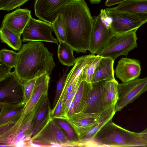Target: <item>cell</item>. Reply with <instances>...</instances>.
<instances>
[{"label":"cell","mask_w":147,"mask_h":147,"mask_svg":"<svg viewBox=\"0 0 147 147\" xmlns=\"http://www.w3.org/2000/svg\"><path fill=\"white\" fill-rule=\"evenodd\" d=\"M114 61L109 57H102L96 67L92 83L103 80H115L114 69Z\"/></svg>","instance_id":"44dd1931"},{"label":"cell","mask_w":147,"mask_h":147,"mask_svg":"<svg viewBox=\"0 0 147 147\" xmlns=\"http://www.w3.org/2000/svg\"><path fill=\"white\" fill-rule=\"evenodd\" d=\"M51 24L31 17L22 33V42L43 41L58 45L59 41L52 34Z\"/></svg>","instance_id":"ba28073f"},{"label":"cell","mask_w":147,"mask_h":147,"mask_svg":"<svg viewBox=\"0 0 147 147\" xmlns=\"http://www.w3.org/2000/svg\"><path fill=\"white\" fill-rule=\"evenodd\" d=\"M66 133L67 136L71 141H80L73 129L65 120L60 119H54Z\"/></svg>","instance_id":"1f68e13d"},{"label":"cell","mask_w":147,"mask_h":147,"mask_svg":"<svg viewBox=\"0 0 147 147\" xmlns=\"http://www.w3.org/2000/svg\"><path fill=\"white\" fill-rule=\"evenodd\" d=\"M50 79L49 75L47 73L37 78L31 97L24 106L22 115L27 113L36 104L41 97L48 92Z\"/></svg>","instance_id":"ffe728a7"},{"label":"cell","mask_w":147,"mask_h":147,"mask_svg":"<svg viewBox=\"0 0 147 147\" xmlns=\"http://www.w3.org/2000/svg\"><path fill=\"white\" fill-rule=\"evenodd\" d=\"M128 0H107L105 3L106 6L109 7L120 4Z\"/></svg>","instance_id":"8d00e7d4"},{"label":"cell","mask_w":147,"mask_h":147,"mask_svg":"<svg viewBox=\"0 0 147 147\" xmlns=\"http://www.w3.org/2000/svg\"><path fill=\"white\" fill-rule=\"evenodd\" d=\"M0 80L6 77L11 72L12 67L6 65L0 60Z\"/></svg>","instance_id":"d590c367"},{"label":"cell","mask_w":147,"mask_h":147,"mask_svg":"<svg viewBox=\"0 0 147 147\" xmlns=\"http://www.w3.org/2000/svg\"><path fill=\"white\" fill-rule=\"evenodd\" d=\"M92 88V83H89L84 80L82 81L73 100L74 114L82 112Z\"/></svg>","instance_id":"603a6c76"},{"label":"cell","mask_w":147,"mask_h":147,"mask_svg":"<svg viewBox=\"0 0 147 147\" xmlns=\"http://www.w3.org/2000/svg\"><path fill=\"white\" fill-rule=\"evenodd\" d=\"M115 107L111 108L107 111L98 121L93 127L84 136L79 139L83 146L91 141L98 131L113 117L115 113Z\"/></svg>","instance_id":"cb8c5ba5"},{"label":"cell","mask_w":147,"mask_h":147,"mask_svg":"<svg viewBox=\"0 0 147 147\" xmlns=\"http://www.w3.org/2000/svg\"><path fill=\"white\" fill-rule=\"evenodd\" d=\"M112 8L131 14L144 23L147 22V0H128Z\"/></svg>","instance_id":"ac0fdd59"},{"label":"cell","mask_w":147,"mask_h":147,"mask_svg":"<svg viewBox=\"0 0 147 147\" xmlns=\"http://www.w3.org/2000/svg\"><path fill=\"white\" fill-rule=\"evenodd\" d=\"M47 98L48 92L41 97L27 113L22 115L14 123L5 126L3 135L6 139L12 142L14 140L17 134H20L25 137L27 141H30L36 115Z\"/></svg>","instance_id":"5b68a950"},{"label":"cell","mask_w":147,"mask_h":147,"mask_svg":"<svg viewBox=\"0 0 147 147\" xmlns=\"http://www.w3.org/2000/svg\"><path fill=\"white\" fill-rule=\"evenodd\" d=\"M70 0H36L34 5L36 16L39 20L52 24L60 9Z\"/></svg>","instance_id":"8fae6325"},{"label":"cell","mask_w":147,"mask_h":147,"mask_svg":"<svg viewBox=\"0 0 147 147\" xmlns=\"http://www.w3.org/2000/svg\"><path fill=\"white\" fill-rule=\"evenodd\" d=\"M62 129L51 118L30 141L39 147L83 146L80 141L70 140Z\"/></svg>","instance_id":"277c9868"},{"label":"cell","mask_w":147,"mask_h":147,"mask_svg":"<svg viewBox=\"0 0 147 147\" xmlns=\"http://www.w3.org/2000/svg\"><path fill=\"white\" fill-rule=\"evenodd\" d=\"M66 31L65 42L77 53L88 50L93 18L84 0H70L60 9Z\"/></svg>","instance_id":"6da1fadb"},{"label":"cell","mask_w":147,"mask_h":147,"mask_svg":"<svg viewBox=\"0 0 147 147\" xmlns=\"http://www.w3.org/2000/svg\"><path fill=\"white\" fill-rule=\"evenodd\" d=\"M50 102L47 98L38 112L35 121L34 128L31 134L32 138L36 134L51 118Z\"/></svg>","instance_id":"d4e9b609"},{"label":"cell","mask_w":147,"mask_h":147,"mask_svg":"<svg viewBox=\"0 0 147 147\" xmlns=\"http://www.w3.org/2000/svg\"><path fill=\"white\" fill-rule=\"evenodd\" d=\"M137 30L123 33H115L102 50L96 55L110 57L114 60L120 55L127 56L130 51L137 46L136 33Z\"/></svg>","instance_id":"8992f818"},{"label":"cell","mask_w":147,"mask_h":147,"mask_svg":"<svg viewBox=\"0 0 147 147\" xmlns=\"http://www.w3.org/2000/svg\"><path fill=\"white\" fill-rule=\"evenodd\" d=\"M18 53L14 71L23 85L45 74L50 75L55 66L53 53L40 42L24 44Z\"/></svg>","instance_id":"7a4b0ae2"},{"label":"cell","mask_w":147,"mask_h":147,"mask_svg":"<svg viewBox=\"0 0 147 147\" xmlns=\"http://www.w3.org/2000/svg\"><path fill=\"white\" fill-rule=\"evenodd\" d=\"M107 81L103 80L92 83L91 91L82 110L79 113L98 115L108 111H104L102 108L104 87Z\"/></svg>","instance_id":"7c38bea8"},{"label":"cell","mask_w":147,"mask_h":147,"mask_svg":"<svg viewBox=\"0 0 147 147\" xmlns=\"http://www.w3.org/2000/svg\"><path fill=\"white\" fill-rule=\"evenodd\" d=\"M23 90V85L14 71L0 80L1 100L7 98L15 102H21L18 101L21 97L19 93Z\"/></svg>","instance_id":"9a60e30c"},{"label":"cell","mask_w":147,"mask_h":147,"mask_svg":"<svg viewBox=\"0 0 147 147\" xmlns=\"http://www.w3.org/2000/svg\"><path fill=\"white\" fill-rule=\"evenodd\" d=\"M68 70L67 69H66L62 76L60 78L57 82L55 95L53 103V108L52 110L55 107L62 93L64 87Z\"/></svg>","instance_id":"836d02e7"},{"label":"cell","mask_w":147,"mask_h":147,"mask_svg":"<svg viewBox=\"0 0 147 147\" xmlns=\"http://www.w3.org/2000/svg\"><path fill=\"white\" fill-rule=\"evenodd\" d=\"M118 84L115 79L106 81L104 87L103 101L104 111H108L115 107L118 99Z\"/></svg>","instance_id":"7402d4cb"},{"label":"cell","mask_w":147,"mask_h":147,"mask_svg":"<svg viewBox=\"0 0 147 147\" xmlns=\"http://www.w3.org/2000/svg\"><path fill=\"white\" fill-rule=\"evenodd\" d=\"M93 18V27L88 50L91 55H97L115 33L111 27L107 26L102 21L100 14Z\"/></svg>","instance_id":"9c48e42d"},{"label":"cell","mask_w":147,"mask_h":147,"mask_svg":"<svg viewBox=\"0 0 147 147\" xmlns=\"http://www.w3.org/2000/svg\"><path fill=\"white\" fill-rule=\"evenodd\" d=\"M96 56L92 55H86L76 58V62L73 67L67 75L63 90L64 93L63 101L71 90L77 78L84 68L94 61Z\"/></svg>","instance_id":"2e32d148"},{"label":"cell","mask_w":147,"mask_h":147,"mask_svg":"<svg viewBox=\"0 0 147 147\" xmlns=\"http://www.w3.org/2000/svg\"><path fill=\"white\" fill-rule=\"evenodd\" d=\"M83 80H84L83 71L77 78L76 83L71 91L67 95L63 100L62 110L67 105L69 101L74 99L79 86Z\"/></svg>","instance_id":"d6a6232c"},{"label":"cell","mask_w":147,"mask_h":147,"mask_svg":"<svg viewBox=\"0 0 147 147\" xmlns=\"http://www.w3.org/2000/svg\"><path fill=\"white\" fill-rule=\"evenodd\" d=\"M141 71L140 61L136 59L122 57L118 61L115 73L122 83L127 82L138 78Z\"/></svg>","instance_id":"5bb4252c"},{"label":"cell","mask_w":147,"mask_h":147,"mask_svg":"<svg viewBox=\"0 0 147 147\" xmlns=\"http://www.w3.org/2000/svg\"><path fill=\"white\" fill-rule=\"evenodd\" d=\"M84 146L134 147L147 146L139 133L132 132L109 121Z\"/></svg>","instance_id":"3957f363"},{"label":"cell","mask_w":147,"mask_h":147,"mask_svg":"<svg viewBox=\"0 0 147 147\" xmlns=\"http://www.w3.org/2000/svg\"><path fill=\"white\" fill-rule=\"evenodd\" d=\"M107 112L97 116L82 117L65 120L72 127L79 139L86 134Z\"/></svg>","instance_id":"d6986e66"},{"label":"cell","mask_w":147,"mask_h":147,"mask_svg":"<svg viewBox=\"0 0 147 147\" xmlns=\"http://www.w3.org/2000/svg\"><path fill=\"white\" fill-rule=\"evenodd\" d=\"M29 0H9L0 7L1 10L11 11L24 5Z\"/></svg>","instance_id":"e575fe53"},{"label":"cell","mask_w":147,"mask_h":147,"mask_svg":"<svg viewBox=\"0 0 147 147\" xmlns=\"http://www.w3.org/2000/svg\"><path fill=\"white\" fill-rule=\"evenodd\" d=\"M92 4H98L102 0H89Z\"/></svg>","instance_id":"f35d334b"},{"label":"cell","mask_w":147,"mask_h":147,"mask_svg":"<svg viewBox=\"0 0 147 147\" xmlns=\"http://www.w3.org/2000/svg\"><path fill=\"white\" fill-rule=\"evenodd\" d=\"M94 61L87 66L83 70L84 80L91 83L95 72L102 57L96 55Z\"/></svg>","instance_id":"f546056e"},{"label":"cell","mask_w":147,"mask_h":147,"mask_svg":"<svg viewBox=\"0 0 147 147\" xmlns=\"http://www.w3.org/2000/svg\"><path fill=\"white\" fill-rule=\"evenodd\" d=\"M141 139L144 142L147 144V132L139 133Z\"/></svg>","instance_id":"74e56055"},{"label":"cell","mask_w":147,"mask_h":147,"mask_svg":"<svg viewBox=\"0 0 147 147\" xmlns=\"http://www.w3.org/2000/svg\"><path fill=\"white\" fill-rule=\"evenodd\" d=\"M1 41L16 51H19L22 47L21 35L16 34L6 28L1 26L0 29Z\"/></svg>","instance_id":"484cf974"},{"label":"cell","mask_w":147,"mask_h":147,"mask_svg":"<svg viewBox=\"0 0 147 147\" xmlns=\"http://www.w3.org/2000/svg\"><path fill=\"white\" fill-rule=\"evenodd\" d=\"M142 133H145L147 132V128H146L145 130L142 131Z\"/></svg>","instance_id":"60d3db41"},{"label":"cell","mask_w":147,"mask_h":147,"mask_svg":"<svg viewBox=\"0 0 147 147\" xmlns=\"http://www.w3.org/2000/svg\"><path fill=\"white\" fill-rule=\"evenodd\" d=\"M57 50L59 61L63 65L71 66L75 64L76 59L74 57L73 49L65 42H59Z\"/></svg>","instance_id":"4316f807"},{"label":"cell","mask_w":147,"mask_h":147,"mask_svg":"<svg viewBox=\"0 0 147 147\" xmlns=\"http://www.w3.org/2000/svg\"><path fill=\"white\" fill-rule=\"evenodd\" d=\"M20 103L1 101L0 127L14 123L21 116L24 106Z\"/></svg>","instance_id":"e0dca14e"},{"label":"cell","mask_w":147,"mask_h":147,"mask_svg":"<svg viewBox=\"0 0 147 147\" xmlns=\"http://www.w3.org/2000/svg\"><path fill=\"white\" fill-rule=\"evenodd\" d=\"M18 55V53L12 50L3 49L0 51V60L12 68L15 67Z\"/></svg>","instance_id":"f1b7e54d"},{"label":"cell","mask_w":147,"mask_h":147,"mask_svg":"<svg viewBox=\"0 0 147 147\" xmlns=\"http://www.w3.org/2000/svg\"><path fill=\"white\" fill-rule=\"evenodd\" d=\"M51 24L59 42H65L66 31L64 21L61 13L58 14L56 19Z\"/></svg>","instance_id":"83f0119b"},{"label":"cell","mask_w":147,"mask_h":147,"mask_svg":"<svg viewBox=\"0 0 147 147\" xmlns=\"http://www.w3.org/2000/svg\"><path fill=\"white\" fill-rule=\"evenodd\" d=\"M31 17L30 10L19 7L4 16L1 26L6 28L16 34L21 35Z\"/></svg>","instance_id":"4fadbf2b"},{"label":"cell","mask_w":147,"mask_h":147,"mask_svg":"<svg viewBox=\"0 0 147 147\" xmlns=\"http://www.w3.org/2000/svg\"><path fill=\"white\" fill-rule=\"evenodd\" d=\"M106 9L112 18L111 27L114 33H123L137 30L144 24L131 14L117 11L112 8Z\"/></svg>","instance_id":"30bf717a"},{"label":"cell","mask_w":147,"mask_h":147,"mask_svg":"<svg viewBox=\"0 0 147 147\" xmlns=\"http://www.w3.org/2000/svg\"><path fill=\"white\" fill-rule=\"evenodd\" d=\"M118 99L115 107L116 113L132 103L147 91V77L118 84Z\"/></svg>","instance_id":"52a82bcc"},{"label":"cell","mask_w":147,"mask_h":147,"mask_svg":"<svg viewBox=\"0 0 147 147\" xmlns=\"http://www.w3.org/2000/svg\"><path fill=\"white\" fill-rule=\"evenodd\" d=\"M37 78L30 80L23 85V100L20 103L21 105L25 106L30 99Z\"/></svg>","instance_id":"4dcf8cb0"},{"label":"cell","mask_w":147,"mask_h":147,"mask_svg":"<svg viewBox=\"0 0 147 147\" xmlns=\"http://www.w3.org/2000/svg\"><path fill=\"white\" fill-rule=\"evenodd\" d=\"M9 0H0V7L2 6Z\"/></svg>","instance_id":"ab89813d"}]
</instances>
